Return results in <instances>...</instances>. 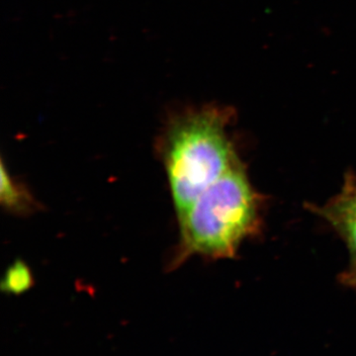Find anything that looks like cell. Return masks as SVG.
Listing matches in <instances>:
<instances>
[{
	"label": "cell",
	"mask_w": 356,
	"mask_h": 356,
	"mask_svg": "<svg viewBox=\"0 0 356 356\" xmlns=\"http://www.w3.org/2000/svg\"><path fill=\"white\" fill-rule=\"evenodd\" d=\"M0 203L4 209L16 215L31 214L39 208V204L20 182L16 181L1 163Z\"/></svg>",
	"instance_id": "cell-4"
},
{
	"label": "cell",
	"mask_w": 356,
	"mask_h": 356,
	"mask_svg": "<svg viewBox=\"0 0 356 356\" xmlns=\"http://www.w3.org/2000/svg\"><path fill=\"white\" fill-rule=\"evenodd\" d=\"M314 212L332 225L346 241L350 250L351 266L348 273H356V179L346 177L341 191L324 206H314Z\"/></svg>",
	"instance_id": "cell-3"
},
{
	"label": "cell",
	"mask_w": 356,
	"mask_h": 356,
	"mask_svg": "<svg viewBox=\"0 0 356 356\" xmlns=\"http://www.w3.org/2000/svg\"><path fill=\"white\" fill-rule=\"evenodd\" d=\"M343 280L348 283V285L356 286V273H346L343 276Z\"/></svg>",
	"instance_id": "cell-6"
},
{
	"label": "cell",
	"mask_w": 356,
	"mask_h": 356,
	"mask_svg": "<svg viewBox=\"0 0 356 356\" xmlns=\"http://www.w3.org/2000/svg\"><path fill=\"white\" fill-rule=\"evenodd\" d=\"M33 284L34 278L31 269L24 261L18 259L6 269L0 288L6 294L20 295L31 289Z\"/></svg>",
	"instance_id": "cell-5"
},
{
	"label": "cell",
	"mask_w": 356,
	"mask_h": 356,
	"mask_svg": "<svg viewBox=\"0 0 356 356\" xmlns=\"http://www.w3.org/2000/svg\"><path fill=\"white\" fill-rule=\"evenodd\" d=\"M259 199L243 166L234 165L178 218L180 238L172 268L193 255L231 259L259 225Z\"/></svg>",
	"instance_id": "cell-2"
},
{
	"label": "cell",
	"mask_w": 356,
	"mask_h": 356,
	"mask_svg": "<svg viewBox=\"0 0 356 356\" xmlns=\"http://www.w3.org/2000/svg\"><path fill=\"white\" fill-rule=\"evenodd\" d=\"M231 120V110L208 105L168 121L159 151L177 218L238 159L228 135Z\"/></svg>",
	"instance_id": "cell-1"
}]
</instances>
